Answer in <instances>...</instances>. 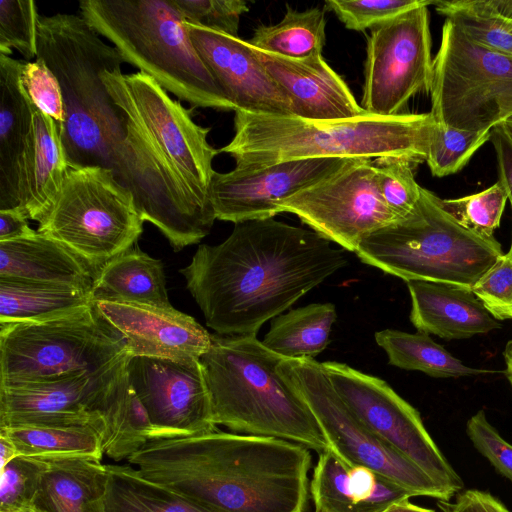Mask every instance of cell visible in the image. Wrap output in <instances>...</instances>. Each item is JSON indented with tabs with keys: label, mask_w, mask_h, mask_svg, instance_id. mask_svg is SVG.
I'll return each instance as SVG.
<instances>
[{
	"label": "cell",
	"mask_w": 512,
	"mask_h": 512,
	"mask_svg": "<svg viewBox=\"0 0 512 512\" xmlns=\"http://www.w3.org/2000/svg\"><path fill=\"white\" fill-rule=\"evenodd\" d=\"M23 64L0 53V210L19 206L20 163L33 129V104L20 82Z\"/></svg>",
	"instance_id": "484cf974"
},
{
	"label": "cell",
	"mask_w": 512,
	"mask_h": 512,
	"mask_svg": "<svg viewBox=\"0 0 512 512\" xmlns=\"http://www.w3.org/2000/svg\"><path fill=\"white\" fill-rule=\"evenodd\" d=\"M187 29L199 56L235 111L293 115L288 97L246 40L189 23Z\"/></svg>",
	"instance_id": "d6986e66"
},
{
	"label": "cell",
	"mask_w": 512,
	"mask_h": 512,
	"mask_svg": "<svg viewBox=\"0 0 512 512\" xmlns=\"http://www.w3.org/2000/svg\"><path fill=\"white\" fill-rule=\"evenodd\" d=\"M18 454L40 460L92 459L104 454L102 433L91 425L0 428Z\"/></svg>",
	"instance_id": "4dcf8cb0"
},
{
	"label": "cell",
	"mask_w": 512,
	"mask_h": 512,
	"mask_svg": "<svg viewBox=\"0 0 512 512\" xmlns=\"http://www.w3.org/2000/svg\"><path fill=\"white\" fill-rule=\"evenodd\" d=\"M92 293L94 301L173 307L161 260L138 248H131L104 264L97 273Z\"/></svg>",
	"instance_id": "83f0119b"
},
{
	"label": "cell",
	"mask_w": 512,
	"mask_h": 512,
	"mask_svg": "<svg viewBox=\"0 0 512 512\" xmlns=\"http://www.w3.org/2000/svg\"><path fill=\"white\" fill-rule=\"evenodd\" d=\"M347 263L312 229L267 218L236 223L223 242L199 245L179 272L216 334L256 335Z\"/></svg>",
	"instance_id": "7a4b0ae2"
},
{
	"label": "cell",
	"mask_w": 512,
	"mask_h": 512,
	"mask_svg": "<svg viewBox=\"0 0 512 512\" xmlns=\"http://www.w3.org/2000/svg\"><path fill=\"white\" fill-rule=\"evenodd\" d=\"M252 48L270 77L288 97L293 116L337 120L368 114L322 54L292 60Z\"/></svg>",
	"instance_id": "44dd1931"
},
{
	"label": "cell",
	"mask_w": 512,
	"mask_h": 512,
	"mask_svg": "<svg viewBox=\"0 0 512 512\" xmlns=\"http://www.w3.org/2000/svg\"><path fill=\"white\" fill-rule=\"evenodd\" d=\"M337 313L332 303H313L272 319L263 345L286 359L314 358L330 343Z\"/></svg>",
	"instance_id": "f546056e"
},
{
	"label": "cell",
	"mask_w": 512,
	"mask_h": 512,
	"mask_svg": "<svg viewBox=\"0 0 512 512\" xmlns=\"http://www.w3.org/2000/svg\"><path fill=\"white\" fill-rule=\"evenodd\" d=\"M38 17L36 4L32 0H1L0 53L11 55L14 49L23 60H35Z\"/></svg>",
	"instance_id": "ab89813d"
},
{
	"label": "cell",
	"mask_w": 512,
	"mask_h": 512,
	"mask_svg": "<svg viewBox=\"0 0 512 512\" xmlns=\"http://www.w3.org/2000/svg\"><path fill=\"white\" fill-rule=\"evenodd\" d=\"M375 341L386 352L390 365L420 371L431 377L459 378L492 372L465 365L421 331L408 333L384 329L375 333Z\"/></svg>",
	"instance_id": "d6a6232c"
},
{
	"label": "cell",
	"mask_w": 512,
	"mask_h": 512,
	"mask_svg": "<svg viewBox=\"0 0 512 512\" xmlns=\"http://www.w3.org/2000/svg\"><path fill=\"white\" fill-rule=\"evenodd\" d=\"M97 273L67 246L37 230L30 236L0 242V279L64 285L92 292Z\"/></svg>",
	"instance_id": "cb8c5ba5"
},
{
	"label": "cell",
	"mask_w": 512,
	"mask_h": 512,
	"mask_svg": "<svg viewBox=\"0 0 512 512\" xmlns=\"http://www.w3.org/2000/svg\"><path fill=\"white\" fill-rule=\"evenodd\" d=\"M490 314L497 319H512V261L504 254L471 287Z\"/></svg>",
	"instance_id": "ee69618b"
},
{
	"label": "cell",
	"mask_w": 512,
	"mask_h": 512,
	"mask_svg": "<svg viewBox=\"0 0 512 512\" xmlns=\"http://www.w3.org/2000/svg\"><path fill=\"white\" fill-rule=\"evenodd\" d=\"M310 229L356 252L370 234L398 221L384 202L373 159H351L341 169L278 204Z\"/></svg>",
	"instance_id": "9a60e30c"
},
{
	"label": "cell",
	"mask_w": 512,
	"mask_h": 512,
	"mask_svg": "<svg viewBox=\"0 0 512 512\" xmlns=\"http://www.w3.org/2000/svg\"><path fill=\"white\" fill-rule=\"evenodd\" d=\"M127 357L122 336L95 302L51 319L0 324V386L97 372Z\"/></svg>",
	"instance_id": "9c48e42d"
},
{
	"label": "cell",
	"mask_w": 512,
	"mask_h": 512,
	"mask_svg": "<svg viewBox=\"0 0 512 512\" xmlns=\"http://www.w3.org/2000/svg\"><path fill=\"white\" fill-rule=\"evenodd\" d=\"M19 456L12 441L0 433V469L4 468L10 461Z\"/></svg>",
	"instance_id": "816d5d0a"
},
{
	"label": "cell",
	"mask_w": 512,
	"mask_h": 512,
	"mask_svg": "<svg viewBox=\"0 0 512 512\" xmlns=\"http://www.w3.org/2000/svg\"><path fill=\"white\" fill-rule=\"evenodd\" d=\"M361 262L403 279L471 288L504 255L500 243L461 226L421 187L414 209L370 234L359 245Z\"/></svg>",
	"instance_id": "ba28073f"
},
{
	"label": "cell",
	"mask_w": 512,
	"mask_h": 512,
	"mask_svg": "<svg viewBox=\"0 0 512 512\" xmlns=\"http://www.w3.org/2000/svg\"><path fill=\"white\" fill-rule=\"evenodd\" d=\"M466 432L477 451L512 482V445L489 423L483 410L470 417Z\"/></svg>",
	"instance_id": "bcb514c9"
},
{
	"label": "cell",
	"mask_w": 512,
	"mask_h": 512,
	"mask_svg": "<svg viewBox=\"0 0 512 512\" xmlns=\"http://www.w3.org/2000/svg\"><path fill=\"white\" fill-rule=\"evenodd\" d=\"M490 136L491 130L469 131L435 122L426 157L432 175L444 177L462 170Z\"/></svg>",
	"instance_id": "d590c367"
},
{
	"label": "cell",
	"mask_w": 512,
	"mask_h": 512,
	"mask_svg": "<svg viewBox=\"0 0 512 512\" xmlns=\"http://www.w3.org/2000/svg\"><path fill=\"white\" fill-rule=\"evenodd\" d=\"M27 512H40V511H38V510H36V509L32 508V509L28 510Z\"/></svg>",
	"instance_id": "680465c9"
},
{
	"label": "cell",
	"mask_w": 512,
	"mask_h": 512,
	"mask_svg": "<svg viewBox=\"0 0 512 512\" xmlns=\"http://www.w3.org/2000/svg\"><path fill=\"white\" fill-rule=\"evenodd\" d=\"M285 358L256 335L212 334L200 358L213 419L235 433L274 437L317 453L329 449L307 403L279 374Z\"/></svg>",
	"instance_id": "8992f818"
},
{
	"label": "cell",
	"mask_w": 512,
	"mask_h": 512,
	"mask_svg": "<svg viewBox=\"0 0 512 512\" xmlns=\"http://www.w3.org/2000/svg\"><path fill=\"white\" fill-rule=\"evenodd\" d=\"M510 260L512 261V243H511V247H510V250L508 251V253L506 254Z\"/></svg>",
	"instance_id": "6f0895ef"
},
{
	"label": "cell",
	"mask_w": 512,
	"mask_h": 512,
	"mask_svg": "<svg viewBox=\"0 0 512 512\" xmlns=\"http://www.w3.org/2000/svg\"><path fill=\"white\" fill-rule=\"evenodd\" d=\"M144 222L133 193L112 170L69 167L37 231L64 244L99 271L133 248Z\"/></svg>",
	"instance_id": "30bf717a"
},
{
	"label": "cell",
	"mask_w": 512,
	"mask_h": 512,
	"mask_svg": "<svg viewBox=\"0 0 512 512\" xmlns=\"http://www.w3.org/2000/svg\"><path fill=\"white\" fill-rule=\"evenodd\" d=\"M315 416L330 451L351 465L367 467L411 491L448 502L454 493L374 435L345 405L320 362L284 359L277 367Z\"/></svg>",
	"instance_id": "7c38bea8"
},
{
	"label": "cell",
	"mask_w": 512,
	"mask_h": 512,
	"mask_svg": "<svg viewBox=\"0 0 512 512\" xmlns=\"http://www.w3.org/2000/svg\"><path fill=\"white\" fill-rule=\"evenodd\" d=\"M503 355L506 363L505 375L512 387V340L506 343Z\"/></svg>",
	"instance_id": "db71d44e"
},
{
	"label": "cell",
	"mask_w": 512,
	"mask_h": 512,
	"mask_svg": "<svg viewBox=\"0 0 512 512\" xmlns=\"http://www.w3.org/2000/svg\"><path fill=\"white\" fill-rule=\"evenodd\" d=\"M351 159L286 161L257 169L215 172L210 199L216 219L234 224L274 218L278 204L330 176Z\"/></svg>",
	"instance_id": "ac0fdd59"
},
{
	"label": "cell",
	"mask_w": 512,
	"mask_h": 512,
	"mask_svg": "<svg viewBox=\"0 0 512 512\" xmlns=\"http://www.w3.org/2000/svg\"><path fill=\"white\" fill-rule=\"evenodd\" d=\"M102 78L123 117L116 178L175 251L200 242L216 220L210 188L220 152L208 142L210 128L142 72Z\"/></svg>",
	"instance_id": "6da1fadb"
},
{
	"label": "cell",
	"mask_w": 512,
	"mask_h": 512,
	"mask_svg": "<svg viewBox=\"0 0 512 512\" xmlns=\"http://www.w3.org/2000/svg\"><path fill=\"white\" fill-rule=\"evenodd\" d=\"M428 6L416 7L370 29L361 98V107L368 114H404L412 97L430 92L433 59Z\"/></svg>",
	"instance_id": "5bb4252c"
},
{
	"label": "cell",
	"mask_w": 512,
	"mask_h": 512,
	"mask_svg": "<svg viewBox=\"0 0 512 512\" xmlns=\"http://www.w3.org/2000/svg\"><path fill=\"white\" fill-rule=\"evenodd\" d=\"M27 220L16 208L0 210V242L34 234L36 231L30 228Z\"/></svg>",
	"instance_id": "f907efd6"
},
{
	"label": "cell",
	"mask_w": 512,
	"mask_h": 512,
	"mask_svg": "<svg viewBox=\"0 0 512 512\" xmlns=\"http://www.w3.org/2000/svg\"><path fill=\"white\" fill-rule=\"evenodd\" d=\"M130 357L97 372L0 386V428L91 425L103 433V415L128 379Z\"/></svg>",
	"instance_id": "2e32d148"
},
{
	"label": "cell",
	"mask_w": 512,
	"mask_h": 512,
	"mask_svg": "<svg viewBox=\"0 0 512 512\" xmlns=\"http://www.w3.org/2000/svg\"><path fill=\"white\" fill-rule=\"evenodd\" d=\"M433 5L441 15L457 11L512 21V0L433 1Z\"/></svg>",
	"instance_id": "7dc6e473"
},
{
	"label": "cell",
	"mask_w": 512,
	"mask_h": 512,
	"mask_svg": "<svg viewBox=\"0 0 512 512\" xmlns=\"http://www.w3.org/2000/svg\"><path fill=\"white\" fill-rule=\"evenodd\" d=\"M68 170L58 125L33 104V129L20 163L16 209L27 219L39 222L51 207Z\"/></svg>",
	"instance_id": "d4e9b609"
},
{
	"label": "cell",
	"mask_w": 512,
	"mask_h": 512,
	"mask_svg": "<svg viewBox=\"0 0 512 512\" xmlns=\"http://www.w3.org/2000/svg\"><path fill=\"white\" fill-rule=\"evenodd\" d=\"M444 16L473 41L512 57V21L457 11Z\"/></svg>",
	"instance_id": "f6af8a7d"
},
{
	"label": "cell",
	"mask_w": 512,
	"mask_h": 512,
	"mask_svg": "<svg viewBox=\"0 0 512 512\" xmlns=\"http://www.w3.org/2000/svg\"><path fill=\"white\" fill-rule=\"evenodd\" d=\"M128 378L154 428L153 440L213 431L210 394L199 361L130 357Z\"/></svg>",
	"instance_id": "e0dca14e"
},
{
	"label": "cell",
	"mask_w": 512,
	"mask_h": 512,
	"mask_svg": "<svg viewBox=\"0 0 512 512\" xmlns=\"http://www.w3.org/2000/svg\"><path fill=\"white\" fill-rule=\"evenodd\" d=\"M410 321L421 332L466 339L501 328L471 288L446 282L407 281Z\"/></svg>",
	"instance_id": "603a6c76"
},
{
	"label": "cell",
	"mask_w": 512,
	"mask_h": 512,
	"mask_svg": "<svg viewBox=\"0 0 512 512\" xmlns=\"http://www.w3.org/2000/svg\"><path fill=\"white\" fill-rule=\"evenodd\" d=\"M187 23L238 37L240 17L249 7L243 0H174Z\"/></svg>",
	"instance_id": "7bdbcfd3"
},
{
	"label": "cell",
	"mask_w": 512,
	"mask_h": 512,
	"mask_svg": "<svg viewBox=\"0 0 512 512\" xmlns=\"http://www.w3.org/2000/svg\"><path fill=\"white\" fill-rule=\"evenodd\" d=\"M140 474L216 512H305L312 456L284 439L213 430L151 440Z\"/></svg>",
	"instance_id": "3957f363"
},
{
	"label": "cell",
	"mask_w": 512,
	"mask_h": 512,
	"mask_svg": "<svg viewBox=\"0 0 512 512\" xmlns=\"http://www.w3.org/2000/svg\"><path fill=\"white\" fill-rule=\"evenodd\" d=\"M79 15L163 89L194 107L235 111L199 56L174 0H82Z\"/></svg>",
	"instance_id": "52a82bcc"
},
{
	"label": "cell",
	"mask_w": 512,
	"mask_h": 512,
	"mask_svg": "<svg viewBox=\"0 0 512 512\" xmlns=\"http://www.w3.org/2000/svg\"><path fill=\"white\" fill-rule=\"evenodd\" d=\"M321 365L345 405L374 435L439 484L456 494L463 489L462 479L429 435L419 412L390 385L344 363Z\"/></svg>",
	"instance_id": "4fadbf2b"
},
{
	"label": "cell",
	"mask_w": 512,
	"mask_h": 512,
	"mask_svg": "<svg viewBox=\"0 0 512 512\" xmlns=\"http://www.w3.org/2000/svg\"><path fill=\"white\" fill-rule=\"evenodd\" d=\"M501 124L504 126V128L506 129V131L508 132V134L512 138V116L509 117L507 120H505Z\"/></svg>",
	"instance_id": "11a10c76"
},
{
	"label": "cell",
	"mask_w": 512,
	"mask_h": 512,
	"mask_svg": "<svg viewBox=\"0 0 512 512\" xmlns=\"http://www.w3.org/2000/svg\"><path fill=\"white\" fill-rule=\"evenodd\" d=\"M62 88L66 122L60 129L70 168L101 166L114 175L124 139L121 110L102 75L122 71L118 50L77 14L39 15L37 56Z\"/></svg>",
	"instance_id": "277c9868"
},
{
	"label": "cell",
	"mask_w": 512,
	"mask_h": 512,
	"mask_svg": "<svg viewBox=\"0 0 512 512\" xmlns=\"http://www.w3.org/2000/svg\"><path fill=\"white\" fill-rule=\"evenodd\" d=\"M33 508L40 512H106L108 471L101 460H46Z\"/></svg>",
	"instance_id": "4316f807"
},
{
	"label": "cell",
	"mask_w": 512,
	"mask_h": 512,
	"mask_svg": "<svg viewBox=\"0 0 512 512\" xmlns=\"http://www.w3.org/2000/svg\"><path fill=\"white\" fill-rule=\"evenodd\" d=\"M508 200L503 186L497 181L476 194L455 199L439 198L441 207L461 226L472 233L493 238Z\"/></svg>",
	"instance_id": "8d00e7d4"
},
{
	"label": "cell",
	"mask_w": 512,
	"mask_h": 512,
	"mask_svg": "<svg viewBox=\"0 0 512 512\" xmlns=\"http://www.w3.org/2000/svg\"><path fill=\"white\" fill-rule=\"evenodd\" d=\"M20 82L30 101L51 117L60 131L67 113L61 85L52 70L40 58L24 60Z\"/></svg>",
	"instance_id": "b9f144b4"
},
{
	"label": "cell",
	"mask_w": 512,
	"mask_h": 512,
	"mask_svg": "<svg viewBox=\"0 0 512 512\" xmlns=\"http://www.w3.org/2000/svg\"><path fill=\"white\" fill-rule=\"evenodd\" d=\"M429 113L337 120L260 115L235 111L234 136L219 150L237 169H257L303 159L408 157L426 161L434 126Z\"/></svg>",
	"instance_id": "5b68a950"
},
{
	"label": "cell",
	"mask_w": 512,
	"mask_h": 512,
	"mask_svg": "<svg viewBox=\"0 0 512 512\" xmlns=\"http://www.w3.org/2000/svg\"><path fill=\"white\" fill-rule=\"evenodd\" d=\"M106 512H216L143 477L131 465H107Z\"/></svg>",
	"instance_id": "1f68e13d"
},
{
	"label": "cell",
	"mask_w": 512,
	"mask_h": 512,
	"mask_svg": "<svg viewBox=\"0 0 512 512\" xmlns=\"http://www.w3.org/2000/svg\"><path fill=\"white\" fill-rule=\"evenodd\" d=\"M309 491L315 512H380L415 496L367 467L346 463L330 450L318 453Z\"/></svg>",
	"instance_id": "7402d4cb"
},
{
	"label": "cell",
	"mask_w": 512,
	"mask_h": 512,
	"mask_svg": "<svg viewBox=\"0 0 512 512\" xmlns=\"http://www.w3.org/2000/svg\"><path fill=\"white\" fill-rule=\"evenodd\" d=\"M450 507L454 512H509L501 501L480 490L457 493L456 502Z\"/></svg>",
	"instance_id": "681fc988"
},
{
	"label": "cell",
	"mask_w": 512,
	"mask_h": 512,
	"mask_svg": "<svg viewBox=\"0 0 512 512\" xmlns=\"http://www.w3.org/2000/svg\"><path fill=\"white\" fill-rule=\"evenodd\" d=\"M103 452L114 461L129 459L153 440L154 428L129 378L103 415Z\"/></svg>",
	"instance_id": "e575fe53"
},
{
	"label": "cell",
	"mask_w": 512,
	"mask_h": 512,
	"mask_svg": "<svg viewBox=\"0 0 512 512\" xmlns=\"http://www.w3.org/2000/svg\"><path fill=\"white\" fill-rule=\"evenodd\" d=\"M430 94L436 123L491 130L512 116V57L473 41L446 18Z\"/></svg>",
	"instance_id": "8fae6325"
},
{
	"label": "cell",
	"mask_w": 512,
	"mask_h": 512,
	"mask_svg": "<svg viewBox=\"0 0 512 512\" xmlns=\"http://www.w3.org/2000/svg\"><path fill=\"white\" fill-rule=\"evenodd\" d=\"M432 0H327L332 11L347 29L362 32Z\"/></svg>",
	"instance_id": "60d3db41"
},
{
	"label": "cell",
	"mask_w": 512,
	"mask_h": 512,
	"mask_svg": "<svg viewBox=\"0 0 512 512\" xmlns=\"http://www.w3.org/2000/svg\"><path fill=\"white\" fill-rule=\"evenodd\" d=\"M490 141L496 152L499 182L512 207V138L502 124L491 129Z\"/></svg>",
	"instance_id": "c3c4849f"
},
{
	"label": "cell",
	"mask_w": 512,
	"mask_h": 512,
	"mask_svg": "<svg viewBox=\"0 0 512 512\" xmlns=\"http://www.w3.org/2000/svg\"><path fill=\"white\" fill-rule=\"evenodd\" d=\"M380 194L386 205L399 217L408 215L420 198L421 186L414 178L419 164L403 156L373 159Z\"/></svg>",
	"instance_id": "74e56055"
},
{
	"label": "cell",
	"mask_w": 512,
	"mask_h": 512,
	"mask_svg": "<svg viewBox=\"0 0 512 512\" xmlns=\"http://www.w3.org/2000/svg\"><path fill=\"white\" fill-rule=\"evenodd\" d=\"M46 460L19 455L0 469V512H27L34 506Z\"/></svg>",
	"instance_id": "f35d334b"
},
{
	"label": "cell",
	"mask_w": 512,
	"mask_h": 512,
	"mask_svg": "<svg viewBox=\"0 0 512 512\" xmlns=\"http://www.w3.org/2000/svg\"><path fill=\"white\" fill-rule=\"evenodd\" d=\"M380 512H435L411 503L409 500L395 502Z\"/></svg>",
	"instance_id": "f5cc1de1"
},
{
	"label": "cell",
	"mask_w": 512,
	"mask_h": 512,
	"mask_svg": "<svg viewBox=\"0 0 512 512\" xmlns=\"http://www.w3.org/2000/svg\"><path fill=\"white\" fill-rule=\"evenodd\" d=\"M94 302L91 291L71 286L0 279V324L51 319Z\"/></svg>",
	"instance_id": "f1b7e54d"
},
{
	"label": "cell",
	"mask_w": 512,
	"mask_h": 512,
	"mask_svg": "<svg viewBox=\"0 0 512 512\" xmlns=\"http://www.w3.org/2000/svg\"><path fill=\"white\" fill-rule=\"evenodd\" d=\"M286 13L274 25H259L247 42L262 51L292 60L322 54L325 44L324 10L314 7L297 11L286 5Z\"/></svg>",
	"instance_id": "836d02e7"
},
{
	"label": "cell",
	"mask_w": 512,
	"mask_h": 512,
	"mask_svg": "<svg viewBox=\"0 0 512 512\" xmlns=\"http://www.w3.org/2000/svg\"><path fill=\"white\" fill-rule=\"evenodd\" d=\"M104 319L122 336L131 357L199 361L211 346L210 334L192 316L144 304L95 300Z\"/></svg>",
	"instance_id": "ffe728a7"
},
{
	"label": "cell",
	"mask_w": 512,
	"mask_h": 512,
	"mask_svg": "<svg viewBox=\"0 0 512 512\" xmlns=\"http://www.w3.org/2000/svg\"><path fill=\"white\" fill-rule=\"evenodd\" d=\"M441 502H443V501H441ZM443 503L445 504V507H444L445 510H447L448 512H454L453 509L450 507L449 503L448 504H446V502H443Z\"/></svg>",
	"instance_id": "9f6ffc18"
}]
</instances>
